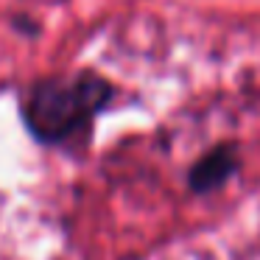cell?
<instances>
[{"instance_id": "obj_1", "label": "cell", "mask_w": 260, "mask_h": 260, "mask_svg": "<svg viewBox=\"0 0 260 260\" xmlns=\"http://www.w3.org/2000/svg\"><path fill=\"white\" fill-rule=\"evenodd\" d=\"M112 84L95 73L40 81L25 104L31 135L42 143H68L87 135L98 112L112 101Z\"/></svg>"}, {"instance_id": "obj_2", "label": "cell", "mask_w": 260, "mask_h": 260, "mask_svg": "<svg viewBox=\"0 0 260 260\" xmlns=\"http://www.w3.org/2000/svg\"><path fill=\"white\" fill-rule=\"evenodd\" d=\"M241 168V157H238V146L235 143H218L210 151H204L196 162L187 171V185L193 193L207 196L215 193L218 187H224L232 176Z\"/></svg>"}]
</instances>
